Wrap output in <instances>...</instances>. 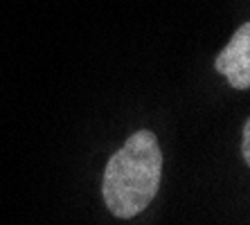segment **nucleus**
<instances>
[{"label": "nucleus", "instance_id": "2", "mask_svg": "<svg viewBox=\"0 0 250 225\" xmlns=\"http://www.w3.org/2000/svg\"><path fill=\"white\" fill-rule=\"evenodd\" d=\"M216 72H221L232 88L250 86V25L244 23L216 59Z\"/></svg>", "mask_w": 250, "mask_h": 225}, {"label": "nucleus", "instance_id": "1", "mask_svg": "<svg viewBox=\"0 0 250 225\" xmlns=\"http://www.w3.org/2000/svg\"><path fill=\"white\" fill-rule=\"evenodd\" d=\"M163 178V151L151 131H138L108 160L104 203L117 219H131L153 201Z\"/></svg>", "mask_w": 250, "mask_h": 225}, {"label": "nucleus", "instance_id": "3", "mask_svg": "<svg viewBox=\"0 0 250 225\" xmlns=\"http://www.w3.org/2000/svg\"><path fill=\"white\" fill-rule=\"evenodd\" d=\"M248 140H250V124H246V126H244V144H241V146H244L246 162L250 160V149H248V144H250V142H248Z\"/></svg>", "mask_w": 250, "mask_h": 225}]
</instances>
